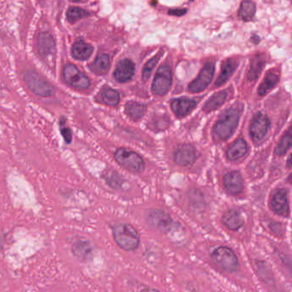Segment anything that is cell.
I'll return each instance as SVG.
<instances>
[{"mask_svg": "<svg viewBox=\"0 0 292 292\" xmlns=\"http://www.w3.org/2000/svg\"><path fill=\"white\" fill-rule=\"evenodd\" d=\"M237 64L238 63L233 59H227L222 63L221 73L215 82L217 87H220L230 79V77H232V74L234 73Z\"/></svg>", "mask_w": 292, "mask_h": 292, "instance_id": "obj_16", "label": "cell"}, {"mask_svg": "<svg viewBox=\"0 0 292 292\" xmlns=\"http://www.w3.org/2000/svg\"><path fill=\"white\" fill-rule=\"evenodd\" d=\"M214 70H215L214 63H206L204 67L201 69L197 78L189 85L188 87L189 91L191 93H200L205 90L213 80Z\"/></svg>", "mask_w": 292, "mask_h": 292, "instance_id": "obj_7", "label": "cell"}, {"mask_svg": "<svg viewBox=\"0 0 292 292\" xmlns=\"http://www.w3.org/2000/svg\"><path fill=\"white\" fill-rule=\"evenodd\" d=\"M196 101L190 99H176L171 102V109L177 117H185L190 114L196 105Z\"/></svg>", "mask_w": 292, "mask_h": 292, "instance_id": "obj_15", "label": "cell"}, {"mask_svg": "<svg viewBox=\"0 0 292 292\" xmlns=\"http://www.w3.org/2000/svg\"><path fill=\"white\" fill-rule=\"evenodd\" d=\"M134 74V64L129 59L120 61L114 71V78L119 82H127L131 80Z\"/></svg>", "mask_w": 292, "mask_h": 292, "instance_id": "obj_12", "label": "cell"}, {"mask_svg": "<svg viewBox=\"0 0 292 292\" xmlns=\"http://www.w3.org/2000/svg\"><path fill=\"white\" fill-rule=\"evenodd\" d=\"M71 1H73V2H79V1H82V0H71Z\"/></svg>", "mask_w": 292, "mask_h": 292, "instance_id": "obj_34", "label": "cell"}, {"mask_svg": "<svg viewBox=\"0 0 292 292\" xmlns=\"http://www.w3.org/2000/svg\"><path fill=\"white\" fill-rule=\"evenodd\" d=\"M63 78L69 84L77 88H87L89 87V79L73 64H67L63 69Z\"/></svg>", "mask_w": 292, "mask_h": 292, "instance_id": "obj_8", "label": "cell"}, {"mask_svg": "<svg viewBox=\"0 0 292 292\" xmlns=\"http://www.w3.org/2000/svg\"><path fill=\"white\" fill-rule=\"evenodd\" d=\"M88 16H89V13L87 11L78 8V7H72L67 12V19L71 24H74L80 19L84 18Z\"/></svg>", "mask_w": 292, "mask_h": 292, "instance_id": "obj_28", "label": "cell"}, {"mask_svg": "<svg viewBox=\"0 0 292 292\" xmlns=\"http://www.w3.org/2000/svg\"><path fill=\"white\" fill-rule=\"evenodd\" d=\"M186 13H187V10H184V9H171L168 11L170 16H181Z\"/></svg>", "mask_w": 292, "mask_h": 292, "instance_id": "obj_32", "label": "cell"}, {"mask_svg": "<svg viewBox=\"0 0 292 292\" xmlns=\"http://www.w3.org/2000/svg\"><path fill=\"white\" fill-rule=\"evenodd\" d=\"M240 114L239 110L234 107L230 108L222 114L213 128L214 134L218 139H228L233 134L239 122Z\"/></svg>", "mask_w": 292, "mask_h": 292, "instance_id": "obj_1", "label": "cell"}, {"mask_svg": "<svg viewBox=\"0 0 292 292\" xmlns=\"http://www.w3.org/2000/svg\"><path fill=\"white\" fill-rule=\"evenodd\" d=\"M190 1H194V0H190Z\"/></svg>", "mask_w": 292, "mask_h": 292, "instance_id": "obj_35", "label": "cell"}, {"mask_svg": "<svg viewBox=\"0 0 292 292\" xmlns=\"http://www.w3.org/2000/svg\"><path fill=\"white\" fill-rule=\"evenodd\" d=\"M224 187L231 194L237 195L243 187L242 176L238 171H231L224 176Z\"/></svg>", "mask_w": 292, "mask_h": 292, "instance_id": "obj_14", "label": "cell"}, {"mask_svg": "<svg viewBox=\"0 0 292 292\" xmlns=\"http://www.w3.org/2000/svg\"><path fill=\"white\" fill-rule=\"evenodd\" d=\"M290 146H291V129H289L283 137L279 145L277 146L275 153L277 155L283 156L286 153L287 151L289 150Z\"/></svg>", "mask_w": 292, "mask_h": 292, "instance_id": "obj_27", "label": "cell"}, {"mask_svg": "<svg viewBox=\"0 0 292 292\" xmlns=\"http://www.w3.org/2000/svg\"><path fill=\"white\" fill-rule=\"evenodd\" d=\"M223 222L229 229L237 231L243 224L242 218L238 212L235 210H230L224 213L223 216Z\"/></svg>", "mask_w": 292, "mask_h": 292, "instance_id": "obj_20", "label": "cell"}, {"mask_svg": "<svg viewBox=\"0 0 292 292\" xmlns=\"http://www.w3.org/2000/svg\"><path fill=\"white\" fill-rule=\"evenodd\" d=\"M146 109H147L146 105L141 104V103L134 102V101L128 102L125 105L126 114L133 120H138V119H142L146 113Z\"/></svg>", "mask_w": 292, "mask_h": 292, "instance_id": "obj_22", "label": "cell"}, {"mask_svg": "<svg viewBox=\"0 0 292 292\" xmlns=\"http://www.w3.org/2000/svg\"><path fill=\"white\" fill-rule=\"evenodd\" d=\"M90 67H91V70L96 74H105L107 72L108 69L110 67L109 56L105 55V54L99 56Z\"/></svg>", "mask_w": 292, "mask_h": 292, "instance_id": "obj_25", "label": "cell"}, {"mask_svg": "<svg viewBox=\"0 0 292 292\" xmlns=\"http://www.w3.org/2000/svg\"><path fill=\"white\" fill-rule=\"evenodd\" d=\"M266 65V57L264 54L255 55L250 63V69L248 73V78L250 81H255L261 74V71Z\"/></svg>", "mask_w": 292, "mask_h": 292, "instance_id": "obj_17", "label": "cell"}, {"mask_svg": "<svg viewBox=\"0 0 292 292\" xmlns=\"http://www.w3.org/2000/svg\"><path fill=\"white\" fill-rule=\"evenodd\" d=\"M27 86L37 95L48 97L53 95V88L48 82H46L40 75L33 71H29L24 77Z\"/></svg>", "mask_w": 292, "mask_h": 292, "instance_id": "obj_4", "label": "cell"}, {"mask_svg": "<svg viewBox=\"0 0 292 292\" xmlns=\"http://www.w3.org/2000/svg\"><path fill=\"white\" fill-rule=\"evenodd\" d=\"M115 159L119 165L132 172H142L144 169V161L142 157L127 148L118 149L115 153Z\"/></svg>", "mask_w": 292, "mask_h": 292, "instance_id": "obj_3", "label": "cell"}, {"mask_svg": "<svg viewBox=\"0 0 292 292\" xmlns=\"http://www.w3.org/2000/svg\"><path fill=\"white\" fill-rule=\"evenodd\" d=\"M271 208L273 210L279 215L286 216L289 213V201L288 195L284 190L277 191L271 200Z\"/></svg>", "mask_w": 292, "mask_h": 292, "instance_id": "obj_13", "label": "cell"}, {"mask_svg": "<svg viewBox=\"0 0 292 292\" xmlns=\"http://www.w3.org/2000/svg\"><path fill=\"white\" fill-rule=\"evenodd\" d=\"M61 131H62V134H63V138L65 140V142L67 143H70L71 142V129H67L66 127H62V129H61Z\"/></svg>", "mask_w": 292, "mask_h": 292, "instance_id": "obj_33", "label": "cell"}, {"mask_svg": "<svg viewBox=\"0 0 292 292\" xmlns=\"http://www.w3.org/2000/svg\"><path fill=\"white\" fill-rule=\"evenodd\" d=\"M247 143L244 140L240 138L232 144L227 152V156L231 161H237L242 158L247 153Z\"/></svg>", "mask_w": 292, "mask_h": 292, "instance_id": "obj_19", "label": "cell"}, {"mask_svg": "<svg viewBox=\"0 0 292 292\" xmlns=\"http://www.w3.org/2000/svg\"><path fill=\"white\" fill-rule=\"evenodd\" d=\"M212 257L218 266L227 271H234L238 266L237 256L229 248L218 247L213 251Z\"/></svg>", "mask_w": 292, "mask_h": 292, "instance_id": "obj_6", "label": "cell"}, {"mask_svg": "<svg viewBox=\"0 0 292 292\" xmlns=\"http://www.w3.org/2000/svg\"><path fill=\"white\" fill-rule=\"evenodd\" d=\"M38 46L40 53L43 55H48L54 50L55 43L50 34L42 33L38 38Z\"/></svg>", "mask_w": 292, "mask_h": 292, "instance_id": "obj_21", "label": "cell"}, {"mask_svg": "<svg viewBox=\"0 0 292 292\" xmlns=\"http://www.w3.org/2000/svg\"><path fill=\"white\" fill-rule=\"evenodd\" d=\"M227 93L222 91V92H218L215 95H213L209 100L206 102L204 105V111H212L215 110L217 108L221 106L224 104V101L227 100Z\"/></svg>", "mask_w": 292, "mask_h": 292, "instance_id": "obj_24", "label": "cell"}, {"mask_svg": "<svg viewBox=\"0 0 292 292\" xmlns=\"http://www.w3.org/2000/svg\"><path fill=\"white\" fill-rule=\"evenodd\" d=\"M148 220L151 226L162 232H168L172 227V219L170 215L159 209L149 212Z\"/></svg>", "mask_w": 292, "mask_h": 292, "instance_id": "obj_10", "label": "cell"}, {"mask_svg": "<svg viewBox=\"0 0 292 292\" xmlns=\"http://www.w3.org/2000/svg\"><path fill=\"white\" fill-rule=\"evenodd\" d=\"M114 237L119 247L123 250H134L139 245V235L129 224H121L115 227Z\"/></svg>", "mask_w": 292, "mask_h": 292, "instance_id": "obj_2", "label": "cell"}, {"mask_svg": "<svg viewBox=\"0 0 292 292\" xmlns=\"http://www.w3.org/2000/svg\"><path fill=\"white\" fill-rule=\"evenodd\" d=\"M73 252L77 257L85 258L90 253V248L88 244L85 242H78V243H76L73 248Z\"/></svg>", "mask_w": 292, "mask_h": 292, "instance_id": "obj_31", "label": "cell"}, {"mask_svg": "<svg viewBox=\"0 0 292 292\" xmlns=\"http://www.w3.org/2000/svg\"><path fill=\"white\" fill-rule=\"evenodd\" d=\"M255 11L256 7L255 3L250 0H244L240 6L239 16L243 21H249L255 16Z\"/></svg>", "mask_w": 292, "mask_h": 292, "instance_id": "obj_26", "label": "cell"}, {"mask_svg": "<svg viewBox=\"0 0 292 292\" xmlns=\"http://www.w3.org/2000/svg\"><path fill=\"white\" fill-rule=\"evenodd\" d=\"M196 158V152L193 146L184 144L180 146L175 152V162L181 166L192 165Z\"/></svg>", "mask_w": 292, "mask_h": 292, "instance_id": "obj_11", "label": "cell"}, {"mask_svg": "<svg viewBox=\"0 0 292 292\" xmlns=\"http://www.w3.org/2000/svg\"><path fill=\"white\" fill-rule=\"evenodd\" d=\"M93 51L94 49L91 46L82 40H80L75 43L74 46L72 47L71 52L75 58L79 59V60H86L92 55Z\"/></svg>", "mask_w": 292, "mask_h": 292, "instance_id": "obj_18", "label": "cell"}, {"mask_svg": "<svg viewBox=\"0 0 292 292\" xmlns=\"http://www.w3.org/2000/svg\"><path fill=\"white\" fill-rule=\"evenodd\" d=\"M172 77L171 68L168 65L160 67L152 84V91L156 95H165L171 88Z\"/></svg>", "mask_w": 292, "mask_h": 292, "instance_id": "obj_5", "label": "cell"}, {"mask_svg": "<svg viewBox=\"0 0 292 292\" xmlns=\"http://www.w3.org/2000/svg\"><path fill=\"white\" fill-rule=\"evenodd\" d=\"M270 122L267 117L259 113L253 119L250 124V131L253 139L259 142L263 139L268 131Z\"/></svg>", "mask_w": 292, "mask_h": 292, "instance_id": "obj_9", "label": "cell"}, {"mask_svg": "<svg viewBox=\"0 0 292 292\" xmlns=\"http://www.w3.org/2000/svg\"><path fill=\"white\" fill-rule=\"evenodd\" d=\"M161 53H159L157 55L154 56L153 58H151L148 63H146L143 68V72H142V77L143 79L148 80L150 77L151 73L153 71V69L155 67L156 64L158 63L161 58Z\"/></svg>", "mask_w": 292, "mask_h": 292, "instance_id": "obj_30", "label": "cell"}, {"mask_svg": "<svg viewBox=\"0 0 292 292\" xmlns=\"http://www.w3.org/2000/svg\"><path fill=\"white\" fill-rule=\"evenodd\" d=\"M279 81V77L274 72H268L264 78L263 82H261L258 88V93L260 95H265L276 86Z\"/></svg>", "mask_w": 292, "mask_h": 292, "instance_id": "obj_23", "label": "cell"}, {"mask_svg": "<svg viewBox=\"0 0 292 292\" xmlns=\"http://www.w3.org/2000/svg\"><path fill=\"white\" fill-rule=\"evenodd\" d=\"M102 99L106 105L115 106L119 102V92L114 89H105L103 92Z\"/></svg>", "mask_w": 292, "mask_h": 292, "instance_id": "obj_29", "label": "cell"}]
</instances>
